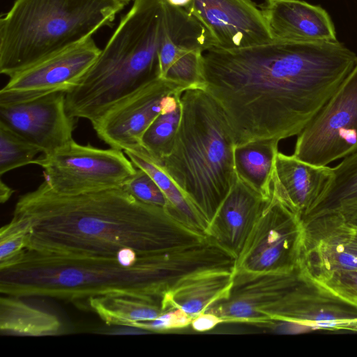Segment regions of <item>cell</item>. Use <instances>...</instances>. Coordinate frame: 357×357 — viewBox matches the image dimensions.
I'll use <instances>...</instances> for the list:
<instances>
[{
    "label": "cell",
    "instance_id": "2e32d148",
    "mask_svg": "<svg viewBox=\"0 0 357 357\" xmlns=\"http://www.w3.org/2000/svg\"><path fill=\"white\" fill-rule=\"evenodd\" d=\"M333 174V168L327 165L311 164L278 151L272 192L303 219L325 192Z\"/></svg>",
    "mask_w": 357,
    "mask_h": 357
},
{
    "label": "cell",
    "instance_id": "6da1fadb",
    "mask_svg": "<svg viewBox=\"0 0 357 357\" xmlns=\"http://www.w3.org/2000/svg\"><path fill=\"white\" fill-rule=\"evenodd\" d=\"M357 61L339 41L273 40L203 53L205 89L222 107L235 146L297 136L333 96Z\"/></svg>",
    "mask_w": 357,
    "mask_h": 357
},
{
    "label": "cell",
    "instance_id": "e0dca14e",
    "mask_svg": "<svg viewBox=\"0 0 357 357\" xmlns=\"http://www.w3.org/2000/svg\"><path fill=\"white\" fill-rule=\"evenodd\" d=\"M303 238L312 241L310 261L320 272L357 270V228L342 214L331 213L303 222Z\"/></svg>",
    "mask_w": 357,
    "mask_h": 357
},
{
    "label": "cell",
    "instance_id": "3957f363",
    "mask_svg": "<svg viewBox=\"0 0 357 357\" xmlns=\"http://www.w3.org/2000/svg\"><path fill=\"white\" fill-rule=\"evenodd\" d=\"M183 264L173 250L142 257L128 266L117 257L46 254L24 250L0 263V291L18 298L47 297L84 306L91 298L125 296L162 307L178 284Z\"/></svg>",
    "mask_w": 357,
    "mask_h": 357
},
{
    "label": "cell",
    "instance_id": "ba28073f",
    "mask_svg": "<svg viewBox=\"0 0 357 357\" xmlns=\"http://www.w3.org/2000/svg\"><path fill=\"white\" fill-rule=\"evenodd\" d=\"M357 151V61L333 96L297 135L293 155L317 165Z\"/></svg>",
    "mask_w": 357,
    "mask_h": 357
},
{
    "label": "cell",
    "instance_id": "8fae6325",
    "mask_svg": "<svg viewBox=\"0 0 357 357\" xmlns=\"http://www.w3.org/2000/svg\"><path fill=\"white\" fill-rule=\"evenodd\" d=\"M100 51L91 37L15 73L0 90V104L70 91L79 84Z\"/></svg>",
    "mask_w": 357,
    "mask_h": 357
},
{
    "label": "cell",
    "instance_id": "277c9868",
    "mask_svg": "<svg viewBox=\"0 0 357 357\" xmlns=\"http://www.w3.org/2000/svg\"><path fill=\"white\" fill-rule=\"evenodd\" d=\"M190 16L165 0H134L79 84L66 93L68 114L93 124L115 103L160 77L162 46Z\"/></svg>",
    "mask_w": 357,
    "mask_h": 357
},
{
    "label": "cell",
    "instance_id": "4fadbf2b",
    "mask_svg": "<svg viewBox=\"0 0 357 357\" xmlns=\"http://www.w3.org/2000/svg\"><path fill=\"white\" fill-rule=\"evenodd\" d=\"M185 9L204 26L213 47L236 50L273 40L260 7L252 0H192Z\"/></svg>",
    "mask_w": 357,
    "mask_h": 357
},
{
    "label": "cell",
    "instance_id": "5bb4252c",
    "mask_svg": "<svg viewBox=\"0 0 357 357\" xmlns=\"http://www.w3.org/2000/svg\"><path fill=\"white\" fill-rule=\"evenodd\" d=\"M259 7L275 40L311 44L338 41L331 17L319 6L301 0H265Z\"/></svg>",
    "mask_w": 357,
    "mask_h": 357
},
{
    "label": "cell",
    "instance_id": "7402d4cb",
    "mask_svg": "<svg viewBox=\"0 0 357 357\" xmlns=\"http://www.w3.org/2000/svg\"><path fill=\"white\" fill-rule=\"evenodd\" d=\"M21 298L1 296L0 329L17 335L44 336L60 333L61 324L54 314L28 305Z\"/></svg>",
    "mask_w": 357,
    "mask_h": 357
},
{
    "label": "cell",
    "instance_id": "7a4b0ae2",
    "mask_svg": "<svg viewBox=\"0 0 357 357\" xmlns=\"http://www.w3.org/2000/svg\"><path fill=\"white\" fill-rule=\"evenodd\" d=\"M12 220L27 230L26 250L46 254L117 257L130 248L146 257L207 236L122 186L64 195L43 181L19 197Z\"/></svg>",
    "mask_w": 357,
    "mask_h": 357
},
{
    "label": "cell",
    "instance_id": "4316f807",
    "mask_svg": "<svg viewBox=\"0 0 357 357\" xmlns=\"http://www.w3.org/2000/svg\"><path fill=\"white\" fill-rule=\"evenodd\" d=\"M311 278L337 296L357 304V270H336Z\"/></svg>",
    "mask_w": 357,
    "mask_h": 357
},
{
    "label": "cell",
    "instance_id": "7c38bea8",
    "mask_svg": "<svg viewBox=\"0 0 357 357\" xmlns=\"http://www.w3.org/2000/svg\"><path fill=\"white\" fill-rule=\"evenodd\" d=\"M66 92L0 104V122L50 155L71 143L76 119L66 109Z\"/></svg>",
    "mask_w": 357,
    "mask_h": 357
},
{
    "label": "cell",
    "instance_id": "603a6c76",
    "mask_svg": "<svg viewBox=\"0 0 357 357\" xmlns=\"http://www.w3.org/2000/svg\"><path fill=\"white\" fill-rule=\"evenodd\" d=\"M84 307L107 325L131 328L138 323L152 321L164 312L157 303L125 296L91 298Z\"/></svg>",
    "mask_w": 357,
    "mask_h": 357
},
{
    "label": "cell",
    "instance_id": "d6986e66",
    "mask_svg": "<svg viewBox=\"0 0 357 357\" xmlns=\"http://www.w3.org/2000/svg\"><path fill=\"white\" fill-rule=\"evenodd\" d=\"M123 151L136 167L145 171L155 181L169 202L168 211L189 227L205 234L207 222L165 172L160 162L142 146Z\"/></svg>",
    "mask_w": 357,
    "mask_h": 357
},
{
    "label": "cell",
    "instance_id": "d6a6232c",
    "mask_svg": "<svg viewBox=\"0 0 357 357\" xmlns=\"http://www.w3.org/2000/svg\"><path fill=\"white\" fill-rule=\"evenodd\" d=\"M192 0H165L167 3L174 7L186 8Z\"/></svg>",
    "mask_w": 357,
    "mask_h": 357
},
{
    "label": "cell",
    "instance_id": "ac0fdd59",
    "mask_svg": "<svg viewBox=\"0 0 357 357\" xmlns=\"http://www.w3.org/2000/svg\"><path fill=\"white\" fill-rule=\"evenodd\" d=\"M234 273V270H212L185 278L165 296L162 310L178 307L195 317L227 296Z\"/></svg>",
    "mask_w": 357,
    "mask_h": 357
},
{
    "label": "cell",
    "instance_id": "cb8c5ba5",
    "mask_svg": "<svg viewBox=\"0 0 357 357\" xmlns=\"http://www.w3.org/2000/svg\"><path fill=\"white\" fill-rule=\"evenodd\" d=\"M180 99L158 116L142 137L141 146L159 162L169 151L178 128Z\"/></svg>",
    "mask_w": 357,
    "mask_h": 357
},
{
    "label": "cell",
    "instance_id": "83f0119b",
    "mask_svg": "<svg viewBox=\"0 0 357 357\" xmlns=\"http://www.w3.org/2000/svg\"><path fill=\"white\" fill-rule=\"evenodd\" d=\"M27 230L11 220L0 229V263L8 261L26 248Z\"/></svg>",
    "mask_w": 357,
    "mask_h": 357
},
{
    "label": "cell",
    "instance_id": "f546056e",
    "mask_svg": "<svg viewBox=\"0 0 357 357\" xmlns=\"http://www.w3.org/2000/svg\"><path fill=\"white\" fill-rule=\"evenodd\" d=\"M222 322V319L218 315L204 312L193 317L190 325L195 331L203 332L211 330Z\"/></svg>",
    "mask_w": 357,
    "mask_h": 357
},
{
    "label": "cell",
    "instance_id": "9a60e30c",
    "mask_svg": "<svg viewBox=\"0 0 357 357\" xmlns=\"http://www.w3.org/2000/svg\"><path fill=\"white\" fill-rule=\"evenodd\" d=\"M268 200L236 174L229 192L208 222L206 235L237 258Z\"/></svg>",
    "mask_w": 357,
    "mask_h": 357
},
{
    "label": "cell",
    "instance_id": "1f68e13d",
    "mask_svg": "<svg viewBox=\"0 0 357 357\" xmlns=\"http://www.w3.org/2000/svg\"><path fill=\"white\" fill-rule=\"evenodd\" d=\"M342 215L346 222L357 228V209L342 214Z\"/></svg>",
    "mask_w": 357,
    "mask_h": 357
},
{
    "label": "cell",
    "instance_id": "5b68a950",
    "mask_svg": "<svg viewBox=\"0 0 357 357\" xmlns=\"http://www.w3.org/2000/svg\"><path fill=\"white\" fill-rule=\"evenodd\" d=\"M180 103L178 128L160 163L208 224L236 176L232 133L222 107L205 87L185 89Z\"/></svg>",
    "mask_w": 357,
    "mask_h": 357
},
{
    "label": "cell",
    "instance_id": "4dcf8cb0",
    "mask_svg": "<svg viewBox=\"0 0 357 357\" xmlns=\"http://www.w3.org/2000/svg\"><path fill=\"white\" fill-rule=\"evenodd\" d=\"M15 190L8 186L2 179L0 181V202L3 204L8 202Z\"/></svg>",
    "mask_w": 357,
    "mask_h": 357
},
{
    "label": "cell",
    "instance_id": "d4e9b609",
    "mask_svg": "<svg viewBox=\"0 0 357 357\" xmlns=\"http://www.w3.org/2000/svg\"><path fill=\"white\" fill-rule=\"evenodd\" d=\"M41 149L0 122V175L33 164Z\"/></svg>",
    "mask_w": 357,
    "mask_h": 357
},
{
    "label": "cell",
    "instance_id": "44dd1931",
    "mask_svg": "<svg viewBox=\"0 0 357 357\" xmlns=\"http://www.w3.org/2000/svg\"><path fill=\"white\" fill-rule=\"evenodd\" d=\"M332 180L323 195L303 218V222L331 213L357 209V151L333 168Z\"/></svg>",
    "mask_w": 357,
    "mask_h": 357
},
{
    "label": "cell",
    "instance_id": "836d02e7",
    "mask_svg": "<svg viewBox=\"0 0 357 357\" xmlns=\"http://www.w3.org/2000/svg\"><path fill=\"white\" fill-rule=\"evenodd\" d=\"M123 2L124 4L127 5L131 0H119Z\"/></svg>",
    "mask_w": 357,
    "mask_h": 357
},
{
    "label": "cell",
    "instance_id": "ffe728a7",
    "mask_svg": "<svg viewBox=\"0 0 357 357\" xmlns=\"http://www.w3.org/2000/svg\"><path fill=\"white\" fill-rule=\"evenodd\" d=\"M279 140L264 139L234 147L237 175L266 199L272 195V176Z\"/></svg>",
    "mask_w": 357,
    "mask_h": 357
},
{
    "label": "cell",
    "instance_id": "9c48e42d",
    "mask_svg": "<svg viewBox=\"0 0 357 357\" xmlns=\"http://www.w3.org/2000/svg\"><path fill=\"white\" fill-rule=\"evenodd\" d=\"M301 217L273 192L236 258V271L285 272L301 265Z\"/></svg>",
    "mask_w": 357,
    "mask_h": 357
},
{
    "label": "cell",
    "instance_id": "52a82bcc",
    "mask_svg": "<svg viewBox=\"0 0 357 357\" xmlns=\"http://www.w3.org/2000/svg\"><path fill=\"white\" fill-rule=\"evenodd\" d=\"M33 164L42 167L50 188L64 195L121 187L137 169L123 151L75 140L52 154H43Z\"/></svg>",
    "mask_w": 357,
    "mask_h": 357
},
{
    "label": "cell",
    "instance_id": "30bf717a",
    "mask_svg": "<svg viewBox=\"0 0 357 357\" xmlns=\"http://www.w3.org/2000/svg\"><path fill=\"white\" fill-rule=\"evenodd\" d=\"M188 88L156 77L115 103L91 125L97 136L110 148L124 151L141 146L142 137L153 121Z\"/></svg>",
    "mask_w": 357,
    "mask_h": 357
},
{
    "label": "cell",
    "instance_id": "8992f818",
    "mask_svg": "<svg viewBox=\"0 0 357 357\" xmlns=\"http://www.w3.org/2000/svg\"><path fill=\"white\" fill-rule=\"evenodd\" d=\"M125 6L119 0H15L0 20V73L10 77L91 38Z\"/></svg>",
    "mask_w": 357,
    "mask_h": 357
},
{
    "label": "cell",
    "instance_id": "484cf974",
    "mask_svg": "<svg viewBox=\"0 0 357 357\" xmlns=\"http://www.w3.org/2000/svg\"><path fill=\"white\" fill-rule=\"evenodd\" d=\"M135 173L122 187L137 199L149 204L169 208V202L150 175L136 167Z\"/></svg>",
    "mask_w": 357,
    "mask_h": 357
},
{
    "label": "cell",
    "instance_id": "f1b7e54d",
    "mask_svg": "<svg viewBox=\"0 0 357 357\" xmlns=\"http://www.w3.org/2000/svg\"><path fill=\"white\" fill-rule=\"evenodd\" d=\"M192 318L181 308H172L156 319L137 324L134 328L151 332L182 328L190 325Z\"/></svg>",
    "mask_w": 357,
    "mask_h": 357
}]
</instances>
